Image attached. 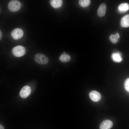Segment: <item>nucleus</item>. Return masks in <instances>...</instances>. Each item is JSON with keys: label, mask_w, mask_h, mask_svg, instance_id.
Masks as SVG:
<instances>
[{"label": "nucleus", "mask_w": 129, "mask_h": 129, "mask_svg": "<svg viewBox=\"0 0 129 129\" xmlns=\"http://www.w3.org/2000/svg\"><path fill=\"white\" fill-rule=\"evenodd\" d=\"M21 5V3L19 0H13L9 2L8 5V7L10 11L16 12L18 11L20 9Z\"/></svg>", "instance_id": "obj_1"}, {"label": "nucleus", "mask_w": 129, "mask_h": 129, "mask_svg": "<svg viewBox=\"0 0 129 129\" xmlns=\"http://www.w3.org/2000/svg\"><path fill=\"white\" fill-rule=\"evenodd\" d=\"M89 95L91 99L95 102L99 101L101 98V95L100 93L95 91H91L89 93Z\"/></svg>", "instance_id": "obj_7"}, {"label": "nucleus", "mask_w": 129, "mask_h": 129, "mask_svg": "<svg viewBox=\"0 0 129 129\" xmlns=\"http://www.w3.org/2000/svg\"><path fill=\"white\" fill-rule=\"evenodd\" d=\"M12 52L15 56L20 57L23 56L25 54L26 50L24 47L21 45H17L14 47Z\"/></svg>", "instance_id": "obj_2"}, {"label": "nucleus", "mask_w": 129, "mask_h": 129, "mask_svg": "<svg viewBox=\"0 0 129 129\" xmlns=\"http://www.w3.org/2000/svg\"><path fill=\"white\" fill-rule=\"evenodd\" d=\"M106 4L102 3L99 7L97 11L98 16L100 17L104 16L106 12Z\"/></svg>", "instance_id": "obj_8"}, {"label": "nucleus", "mask_w": 129, "mask_h": 129, "mask_svg": "<svg viewBox=\"0 0 129 129\" xmlns=\"http://www.w3.org/2000/svg\"><path fill=\"white\" fill-rule=\"evenodd\" d=\"M59 59L61 62L63 63H66L70 60L71 57L68 55L64 54L60 55Z\"/></svg>", "instance_id": "obj_13"}, {"label": "nucleus", "mask_w": 129, "mask_h": 129, "mask_svg": "<svg viewBox=\"0 0 129 129\" xmlns=\"http://www.w3.org/2000/svg\"><path fill=\"white\" fill-rule=\"evenodd\" d=\"M22 30L19 28H16L11 32V35L14 39L17 40L22 38L23 35Z\"/></svg>", "instance_id": "obj_4"}, {"label": "nucleus", "mask_w": 129, "mask_h": 129, "mask_svg": "<svg viewBox=\"0 0 129 129\" xmlns=\"http://www.w3.org/2000/svg\"><path fill=\"white\" fill-rule=\"evenodd\" d=\"M120 24L123 27H129V14L125 15L122 18Z\"/></svg>", "instance_id": "obj_9"}, {"label": "nucleus", "mask_w": 129, "mask_h": 129, "mask_svg": "<svg viewBox=\"0 0 129 129\" xmlns=\"http://www.w3.org/2000/svg\"><path fill=\"white\" fill-rule=\"evenodd\" d=\"M0 129H4L3 127L1 124L0 125Z\"/></svg>", "instance_id": "obj_19"}, {"label": "nucleus", "mask_w": 129, "mask_h": 129, "mask_svg": "<svg viewBox=\"0 0 129 129\" xmlns=\"http://www.w3.org/2000/svg\"><path fill=\"white\" fill-rule=\"evenodd\" d=\"M34 59L37 63L41 64H45L48 62V59L46 56L41 54L38 53L34 56Z\"/></svg>", "instance_id": "obj_3"}, {"label": "nucleus", "mask_w": 129, "mask_h": 129, "mask_svg": "<svg viewBox=\"0 0 129 129\" xmlns=\"http://www.w3.org/2000/svg\"><path fill=\"white\" fill-rule=\"evenodd\" d=\"M115 35L118 39L120 37L119 34L118 33H116L115 34Z\"/></svg>", "instance_id": "obj_17"}, {"label": "nucleus", "mask_w": 129, "mask_h": 129, "mask_svg": "<svg viewBox=\"0 0 129 129\" xmlns=\"http://www.w3.org/2000/svg\"><path fill=\"white\" fill-rule=\"evenodd\" d=\"M109 39L111 42L113 43H115L117 42L118 38L115 35L111 34L109 37Z\"/></svg>", "instance_id": "obj_15"}, {"label": "nucleus", "mask_w": 129, "mask_h": 129, "mask_svg": "<svg viewBox=\"0 0 129 129\" xmlns=\"http://www.w3.org/2000/svg\"><path fill=\"white\" fill-rule=\"evenodd\" d=\"M31 91V89L29 86H25L23 87L20 91V95L22 98H26L30 94Z\"/></svg>", "instance_id": "obj_5"}, {"label": "nucleus", "mask_w": 129, "mask_h": 129, "mask_svg": "<svg viewBox=\"0 0 129 129\" xmlns=\"http://www.w3.org/2000/svg\"><path fill=\"white\" fill-rule=\"evenodd\" d=\"M51 5L53 7L56 8L60 7L62 4V1L61 0H52L50 1Z\"/></svg>", "instance_id": "obj_10"}, {"label": "nucleus", "mask_w": 129, "mask_h": 129, "mask_svg": "<svg viewBox=\"0 0 129 129\" xmlns=\"http://www.w3.org/2000/svg\"><path fill=\"white\" fill-rule=\"evenodd\" d=\"M129 9V5L126 3H122L118 7V9L121 12H125Z\"/></svg>", "instance_id": "obj_11"}, {"label": "nucleus", "mask_w": 129, "mask_h": 129, "mask_svg": "<svg viewBox=\"0 0 129 129\" xmlns=\"http://www.w3.org/2000/svg\"><path fill=\"white\" fill-rule=\"evenodd\" d=\"M63 53H65V52H63Z\"/></svg>", "instance_id": "obj_20"}, {"label": "nucleus", "mask_w": 129, "mask_h": 129, "mask_svg": "<svg viewBox=\"0 0 129 129\" xmlns=\"http://www.w3.org/2000/svg\"><path fill=\"white\" fill-rule=\"evenodd\" d=\"M2 36V33L1 30H0V40Z\"/></svg>", "instance_id": "obj_18"}, {"label": "nucleus", "mask_w": 129, "mask_h": 129, "mask_svg": "<svg viewBox=\"0 0 129 129\" xmlns=\"http://www.w3.org/2000/svg\"><path fill=\"white\" fill-rule=\"evenodd\" d=\"M124 85L125 89L129 92V78H127L125 80Z\"/></svg>", "instance_id": "obj_16"}, {"label": "nucleus", "mask_w": 129, "mask_h": 129, "mask_svg": "<svg viewBox=\"0 0 129 129\" xmlns=\"http://www.w3.org/2000/svg\"><path fill=\"white\" fill-rule=\"evenodd\" d=\"M113 122L109 120H103L100 124V129H110L113 127Z\"/></svg>", "instance_id": "obj_6"}, {"label": "nucleus", "mask_w": 129, "mask_h": 129, "mask_svg": "<svg viewBox=\"0 0 129 129\" xmlns=\"http://www.w3.org/2000/svg\"><path fill=\"white\" fill-rule=\"evenodd\" d=\"M90 3V0H80L79 1L80 5L83 7H86L88 6Z\"/></svg>", "instance_id": "obj_14"}, {"label": "nucleus", "mask_w": 129, "mask_h": 129, "mask_svg": "<svg viewBox=\"0 0 129 129\" xmlns=\"http://www.w3.org/2000/svg\"><path fill=\"white\" fill-rule=\"evenodd\" d=\"M111 58L113 61L116 62H120L122 60L120 54L118 53L112 54Z\"/></svg>", "instance_id": "obj_12"}]
</instances>
